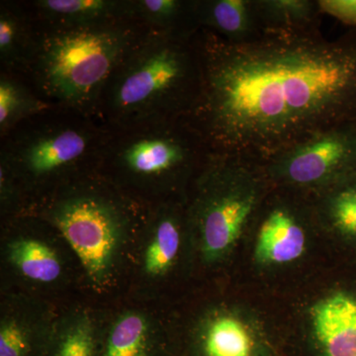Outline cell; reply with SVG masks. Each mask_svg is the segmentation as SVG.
Listing matches in <instances>:
<instances>
[{"label":"cell","instance_id":"obj_1","mask_svg":"<svg viewBox=\"0 0 356 356\" xmlns=\"http://www.w3.org/2000/svg\"><path fill=\"white\" fill-rule=\"evenodd\" d=\"M197 100L185 120L209 153L266 163L330 129L356 123V29L266 32L229 42L200 28Z\"/></svg>","mask_w":356,"mask_h":356},{"label":"cell","instance_id":"obj_2","mask_svg":"<svg viewBox=\"0 0 356 356\" xmlns=\"http://www.w3.org/2000/svg\"><path fill=\"white\" fill-rule=\"evenodd\" d=\"M194 35L152 29L140 35L102 95L114 126L124 130L189 114L201 86Z\"/></svg>","mask_w":356,"mask_h":356},{"label":"cell","instance_id":"obj_3","mask_svg":"<svg viewBox=\"0 0 356 356\" xmlns=\"http://www.w3.org/2000/svg\"><path fill=\"white\" fill-rule=\"evenodd\" d=\"M130 20L54 26L37 44L35 76L40 88L65 106L88 111L140 35Z\"/></svg>","mask_w":356,"mask_h":356},{"label":"cell","instance_id":"obj_4","mask_svg":"<svg viewBox=\"0 0 356 356\" xmlns=\"http://www.w3.org/2000/svg\"><path fill=\"white\" fill-rule=\"evenodd\" d=\"M47 216L97 285L106 281L128 226L125 208L106 194L83 189L51 202Z\"/></svg>","mask_w":356,"mask_h":356},{"label":"cell","instance_id":"obj_5","mask_svg":"<svg viewBox=\"0 0 356 356\" xmlns=\"http://www.w3.org/2000/svg\"><path fill=\"white\" fill-rule=\"evenodd\" d=\"M110 137L104 156L136 179L163 180L197 172L209 152L198 134L182 119L120 130Z\"/></svg>","mask_w":356,"mask_h":356},{"label":"cell","instance_id":"obj_6","mask_svg":"<svg viewBox=\"0 0 356 356\" xmlns=\"http://www.w3.org/2000/svg\"><path fill=\"white\" fill-rule=\"evenodd\" d=\"M109 139L88 124H44L11 140L1 153V163L14 177L36 181L104 156Z\"/></svg>","mask_w":356,"mask_h":356},{"label":"cell","instance_id":"obj_7","mask_svg":"<svg viewBox=\"0 0 356 356\" xmlns=\"http://www.w3.org/2000/svg\"><path fill=\"white\" fill-rule=\"evenodd\" d=\"M264 165L274 187L324 191L356 175V123L318 134Z\"/></svg>","mask_w":356,"mask_h":356},{"label":"cell","instance_id":"obj_8","mask_svg":"<svg viewBox=\"0 0 356 356\" xmlns=\"http://www.w3.org/2000/svg\"><path fill=\"white\" fill-rule=\"evenodd\" d=\"M314 336L324 356H356V297L339 292L312 310Z\"/></svg>","mask_w":356,"mask_h":356},{"label":"cell","instance_id":"obj_9","mask_svg":"<svg viewBox=\"0 0 356 356\" xmlns=\"http://www.w3.org/2000/svg\"><path fill=\"white\" fill-rule=\"evenodd\" d=\"M306 232L294 209L277 204L262 217L257 231L255 259L261 264H287L305 252Z\"/></svg>","mask_w":356,"mask_h":356},{"label":"cell","instance_id":"obj_10","mask_svg":"<svg viewBox=\"0 0 356 356\" xmlns=\"http://www.w3.org/2000/svg\"><path fill=\"white\" fill-rule=\"evenodd\" d=\"M194 14L199 29L210 30L229 42L248 41L261 34L254 0L194 1Z\"/></svg>","mask_w":356,"mask_h":356},{"label":"cell","instance_id":"obj_11","mask_svg":"<svg viewBox=\"0 0 356 356\" xmlns=\"http://www.w3.org/2000/svg\"><path fill=\"white\" fill-rule=\"evenodd\" d=\"M40 13L54 26H86L135 19V2L114 0H39Z\"/></svg>","mask_w":356,"mask_h":356},{"label":"cell","instance_id":"obj_12","mask_svg":"<svg viewBox=\"0 0 356 356\" xmlns=\"http://www.w3.org/2000/svg\"><path fill=\"white\" fill-rule=\"evenodd\" d=\"M261 33L309 32L321 29L322 2L313 0H254Z\"/></svg>","mask_w":356,"mask_h":356},{"label":"cell","instance_id":"obj_13","mask_svg":"<svg viewBox=\"0 0 356 356\" xmlns=\"http://www.w3.org/2000/svg\"><path fill=\"white\" fill-rule=\"evenodd\" d=\"M254 346L250 327L234 315L216 316L211 318L204 330L205 356H252Z\"/></svg>","mask_w":356,"mask_h":356},{"label":"cell","instance_id":"obj_14","mask_svg":"<svg viewBox=\"0 0 356 356\" xmlns=\"http://www.w3.org/2000/svg\"><path fill=\"white\" fill-rule=\"evenodd\" d=\"M135 16L156 31L192 36L199 30L194 1L140 0L135 2Z\"/></svg>","mask_w":356,"mask_h":356},{"label":"cell","instance_id":"obj_15","mask_svg":"<svg viewBox=\"0 0 356 356\" xmlns=\"http://www.w3.org/2000/svg\"><path fill=\"white\" fill-rule=\"evenodd\" d=\"M7 257L25 277L41 283L54 282L62 274L57 254L46 243L31 238H18L7 248Z\"/></svg>","mask_w":356,"mask_h":356},{"label":"cell","instance_id":"obj_16","mask_svg":"<svg viewBox=\"0 0 356 356\" xmlns=\"http://www.w3.org/2000/svg\"><path fill=\"white\" fill-rule=\"evenodd\" d=\"M179 226L172 213L163 212L156 218L144 257L145 271L149 275H163L172 267L179 250Z\"/></svg>","mask_w":356,"mask_h":356},{"label":"cell","instance_id":"obj_17","mask_svg":"<svg viewBox=\"0 0 356 356\" xmlns=\"http://www.w3.org/2000/svg\"><path fill=\"white\" fill-rule=\"evenodd\" d=\"M37 44L33 43L25 21L9 9L0 13V58L6 67H22L33 60Z\"/></svg>","mask_w":356,"mask_h":356},{"label":"cell","instance_id":"obj_18","mask_svg":"<svg viewBox=\"0 0 356 356\" xmlns=\"http://www.w3.org/2000/svg\"><path fill=\"white\" fill-rule=\"evenodd\" d=\"M149 323L137 312H128L110 329L103 356H147Z\"/></svg>","mask_w":356,"mask_h":356},{"label":"cell","instance_id":"obj_19","mask_svg":"<svg viewBox=\"0 0 356 356\" xmlns=\"http://www.w3.org/2000/svg\"><path fill=\"white\" fill-rule=\"evenodd\" d=\"M47 103L35 97L24 86L10 77L0 79V131L6 134L30 116L48 108Z\"/></svg>","mask_w":356,"mask_h":356},{"label":"cell","instance_id":"obj_20","mask_svg":"<svg viewBox=\"0 0 356 356\" xmlns=\"http://www.w3.org/2000/svg\"><path fill=\"white\" fill-rule=\"evenodd\" d=\"M346 179L320 191L325 194L323 209L334 228L356 236V184L346 182Z\"/></svg>","mask_w":356,"mask_h":356},{"label":"cell","instance_id":"obj_21","mask_svg":"<svg viewBox=\"0 0 356 356\" xmlns=\"http://www.w3.org/2000/svg\"><path fill=\"white\" fill-rule=\"evenodd\" d=\"M62 324L56 356H95V327L88 315L76 314Z\"/></svg>","mask_w":356,"mask_h":356},{"label":"cell","instance_id":"obj_22","mask_svg":"<svg viewBox=\"0 0 356 356\" xmlns=\"http://www.w3.org/2000/svg\"><path fill=\"white\" fill-rule=\"evenodd\" d=\"M32 332L22 318L6 317L0 325V356H29Z\"/></svg>","mask_w":356,"mask_h":356}]
</instances>
